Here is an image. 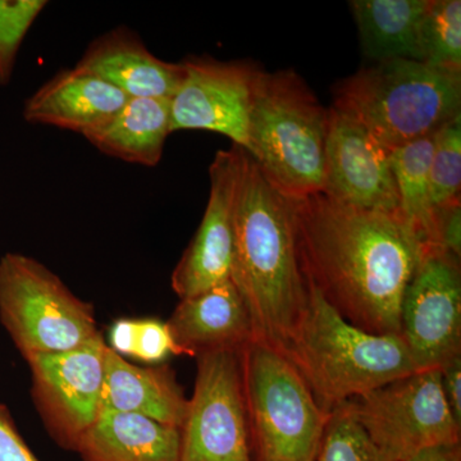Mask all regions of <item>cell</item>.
I'll use <instances>...</instances> for the list:
<instances>
[{"label":"cell","instance_id":"cell-1","mask_svg":"<svg viewBox=\"0 0 461 461\" xmlns=\"http://www.w3.org/2000/svg\"><path fill=\"white\" fill-rule=\"evenodd\" d=\"M297 239L306 282L344 320L375 335H402L403 293L424 253L402 214L313 194L297 199Z\"/></svg>","mask_w":461,"mask_h":461},{"label":"cell","instance_id":"cell-2","mask_svg":"<svg viewBox=\"0 0 461 461\" xmlns=\"http://www.w3.org/2000/svg\"><path fill=\"white\" fill-rule=\"evenodd\" d=\"M230 281L254 338L287 355L308 305L297 239V198L288 195L240 148L233 200Z\"/></svg>","mask_w":461,"mask_h":461},{"label":"cell","instance_id":"cell-3","mask_svg":"<svg viewBox=\"0 0 461 461\" xmlns=\"http://www.w3.org/2000/svg\"><path fill=\"white\" fill-rule=\"evenodd\" d=\"M287 357L329 412L417 372L402 335H375L348 323L309 284L308 305Z\"/></svg>","mask_w":461,"mask_h":461},{"label":"cell","instance_id":"cell-4","mask_svg":"<svg viewBox=\"0 0 461 461\" xmlns=\"http://www.w3.org/2000/svg\"><path fill=\"white\" fill-rule=\"evenodd\" d=\"M333 107L391 153L461 114V75L414 60L375 63L336 87Z\"/></svg>","mask_w":461,"mask_h":461},{"label":"cell","instance_id":"cell-5","mask_svg":"<svg viewBox=\"0 0 461 461\" xmlns=\"http://www.w3.org/2000/svg\"><path fill=\"white\" fill-rule=\"evenodd\" d=\"M330 109L293 69L262 71L249 121V150L294 198L321 193Z\"/></svg>","mask_w":461,"mask_h":461},{"label":"cell","instance_id":"cell-6","mask_svg":"<svg viewBox=\"0 0 461 461\" xmlns=\"http://www.w3.org/2000/svg\"><path fill=\"white\" fill-rule=\"evenodd\" d=\"M256 461H317L330 412L287 355L253 339L240 351Z\"/></svg>","mask_w":461,"mask_h":461},{"label":"cell","instance_id":"cell-7","mask_svg":"<svg viewBox=\"0 0 461 461\" xmlns=\"http://www.w3.org/2000/svg\"><path fill=\"white\" fill-rule=\"evenodd\" d=\"M0 318L25 357L72 350L99 335L91 305L23 254L0 259Z\"/></svg>","mask_w":461,"mask_h":461},{"label":"cell","instance_id":"cell-8","mask_svg":"<svg viewBox=\"0 0 461 461\" xmlns=\"http://www.w3.org/2000/svg\"><path fill=\"white\" fill-rule=\"evenodd\" d=\"M348 402L369 438L396 461L460 445L461 426L446 402L439 369L411 373Z\"/></svg>","mask_w":461,"mask_h":461},{"label":"cell","instance_id":"cell-9","mask_svg":"<svg viewBox=\"0 0 461 461\" xmlns=\"http://www.w3.org/2000/svg\"><path fill=\"white\" fill-rule=\"evenodd\" d=\"M240 351L196 357L195 388L180 429V461H253Z\"/></svg>","mask_w":461,"mask_h":461},{"label":"cell","instance_id":"cell-10","mask_svg":"<svg viewBox=\"0 0 461 461\" xmlns=\"http://www.w3.org/2000/svg\"><path fill=\"white\" fill-rule=\"evenodd\" d=\"M400 326L417 371L441 369L460 357V259L424 250L403 293Z\"/></svg>","mask_w":461,"mask_h":461},{"label":"cell","instance_id":"cell-11","mask_svg":"<svg viewBox=\"0 0 461 461\" xmlns=\"http://www.w3.org/2000/svg\"><path fill=\"white\" fill-rule=\"evenodd\" d=\"M185 77L171 99V132L204 130L221 133L249 150V121L263 69L244 60L212 57L182 60Z\"/></svg>","mask_w":461,"mask_h":461},{"label":"cell","instance_id":"cell-12","mask_svg":"<svg viewBox=\"0 0 461 461\" xmlns=\"http://www.w3.org/2000/svg\"><path fill=\"white\" fill-rule=\"evenodd\" d=\"M107 346L99 333L72 350L26 357L36 402L66 447L76 448L102 411Z\"/></svg>","mask_w":461,"mask_h":461},{"label":"cell","instance_id":"cell-13","mask_svg":"<svg viewBox=\"0 0 461 461\" xmlns=\"http://www.w3.org/2000/svg\"><path fill=\"white\" fill-rule=\"evenodd\" d=\"M321 193L362 211L400 213L390 151L339 109H330L326 175Z\"/></svg>","mask_w":461,"mask_h":461},{"label":"cell","instance_id":"cell-14","mask_svg":"<svg viewBox=\"0 0 461 461\" xmlns=\"http://www.w3.org/2000/svg\"><path fill=\"white\" fill-rule=\"evenodd\" d=\"M240 147L220 150L209 167L211 193L198 232L172 275L180 299L195 296L230 278L233 257V200Z\"/></svg>","mask_w":461,"mask_h":461},{"label":"cell","instance_id":"cell-15","mask_svg":"<svg viewBox=\"0 0 461 461\" xmlns=\"http://www.w3.org/2000/svg\"><path fill=\"white\" fill-rule=\"evenodd\" d=\"M129 99L113 85L74 67L58 72L26 100L23 118L85 136L107 124Z\"/></svg>","mask_w":461,"mask_h":461},{"label":"cell","instance_id":"cell-16","mask_svg":"<svg viewBox=\"0 0 461 461\" xmlns=\"http://www.w3.org/2000/svg\"><path fill=\"white\" fill-rule=\"evenodd\" d=\"M75 67L98 76L129 98L171 100L185 77L182 63L159 59L123 26L96 38Z\"/></svg>","mask_w":461,"mask_h":461},{"label":"cell","instance_id":"cell-17","mask_svg":"<svg viewBox=\"0 0 461 461\" xmlns=\"http://www.w3.org/2000/svg\"><path fill=\"white\" fill-rule=\"evenodd\" d=\"M181 355L198 357L214 350H241L254 338L253 323L233 282L181 299L167 321Z\"/></svg>","mask_w":461,"mask_h":461},{"label":"cell","instance_id":"cell-18","mask_svg":"<svg viewBox=\"0 0 461 461\" xmlns=\"http://www.w3.org/2000/svg\"><path fill=\"white\" fill-rule=\"evenodd\" d=\"M187 403L171 369L133 366L107 346L102 411L139 414L181 429Z\"/></svg>","mask_w":461,"mask_h":461},{"label":"cell","instance_id":"cell-19","mask_svg":"<svg viewBox=\"0 0 461 461\" xmlns=\"http://www.w3.org/2000/svg\"><path fill=\"white\" fill-rule=\"evenodd\" d=\"M75 450L84 461H180L181 430L142 415L102 411Z\"/></svg>","mask_w":461,"mask_h":461},{"label":"cell","instance_id":"cell-20","mask_svg":"<svg viewBox=\"0 0 461 461\" xmlns=\"http://www.w3.org/2000/svg\"><path fill=\"white\" fill-rule=\"evenodd\" d=\"M171 133V100L130 98L111 121L85 135L105 156L156 167Z\"/></svg>","mask_w":461,"mask_h":461},{"label":"cell","instance_id":"cell-21","mask_svg":"<svg viewBox=\"0 0 461 461\" xmlns=\"http://www.w3.org/2000/svg\"><path fill=\"white\" fill-rule=\"evenodd\" d=\"M429 0H354L364 56L375 63L421 62L420 26Z\"/></svg>","mask_w":461,"mask_h":461},{"label":"cell","instance_id":"cell-22","mask_svg":"<svg viewBox=\"0 0 461 461\" xmlns=\"http://www.w3.org/2000/svg\"><path fill=\"white\" fill-rule=\"evenodd\" d=\"M435 136V135H433ZM418 139L390 153L400 213L414 230L424 250L436 249L435 209L430 204V160L435 138Z\"/></svg>","mask_w":461,"mask_h":461},{"label":"cell","instance_id":"cell-23","mask_svg":"<svg viewBox=\"0 0 461 461\" xmlns=\"http://www.w3.org/2000/svg\"><path fill=\"white\" fill-rule=\"evenodd\" d=\"M421 63L461 75V2L429 0L420 26Z\"/></svg>","mask_w":461,"mask_h":461},{"label":"cell","instance_id":"cell-24","mask_svg":"<svg viewBox=\"0 0 461 461\" xmlns=\"http://www.w3.org/2000/svg\"><path fill=\"white\" fill-rule=\"evenodd\" d=\"M317 461H396L369 438L348 402L330 411Z\"/></svg>","mask_w":461,"mask_h":461},{"label":"cell","instance_id":"cell-25","mask_svg":"<svg viewBox=\"0 0 461 461\" xmlns=\"http://www.w3.org/2000/svg\"><path fill=\"white\" fill-rule=\"evenodd\" d=\"M430 160V204L439 209L460 200L461 114L435 133Z\"/></svg>","mask_w":461,"mask_h":461},{"label":"cell","instance_id":"cell-26","mask_svg":"<svg viewBox=\"0 0 461 461\" xmlns=\"http://www.w3.org/2000/svg\"><path fill=\"white\" fill-rule=\"evenodd\" d=\"M47 5L45 0H0V86L11 81L21 44Z\"/></svg>","mask_w":461,"mask_h":461},{"label":"cell","instance_id":"cell-27","mask_svg":"<svg viewBox=\"0 0 461 461\" xmlns=\"http://www.w3.org/2000/svg\"><path fill=\"white\" fill-rule=\"evenodd\" d=\"M171 354L181 355L167 323L153 320L139 321L135 357L142 362L160 363Z\"/></svg>","mask_w":461,"mask_h":461},{"label":"cell","instance_id":"cell-28","mask_svg":"<svg viewBox=\"0 0 461 461\" xmlns=\"http://www.w3.org/2000/svg\"><path fill=\"white\" fill-rule=\"evenodd\" d=\"M435 244L437 250L461 257L460 200L435 211Z\"/></svg>","mask_w":461,"mask_h":461},{"label":"cell","instance_id":"cell-29","mask_svg":"<svg viewBox=\"0 0 461 461\" xmlns=\"http://www.w3.org/2000/svg\"><path fill=\"white\" fill-rule=\"evenodd\" d=\"M0 461H39L18 435L3 405H0Z\"/></svg>","mask_w":461,"mask_h":461},{"label":"cell","instance_id":"cell-30","mask_svg":"<svg viewBox=\"0 0 461 461\" xmlns=\"http://www.w3.org/2000/svg\"><path fill=\"white\" fill-rule=\"evenodd\" d=\"M442 388L455 420L461 426V355L441 369Z\"/></svg>","mask_w":461,"mask_h":461},{"label":"cell","instance_id":"cell-31","mask_svg":"<svg viewBox=\"0 0 461 461\" xmlns=\"http://www.w3.org/2000/svg\"><path fill=\"white\" fill-rule=\"evenodd\" d=\"M139 321L131 320H121L115 321L109 333V348L115 354L135 357L136 344H138Z\"/></svg>","mask_w":461,"mask_h":461},{"label":"cell","instance_id":"cell-32","mask_svg":"<svg viewBox=\"0 0 461 461\" xmlns=\"http://www.w3.org/2000/svg\"><path fill=\"white\" fill-rule=\"evenodd\" d=\"M409 461H461L460 445L439 446L418 454Z\"/></svg>","mask_w":461,"mask_h":461}]
</instances>
